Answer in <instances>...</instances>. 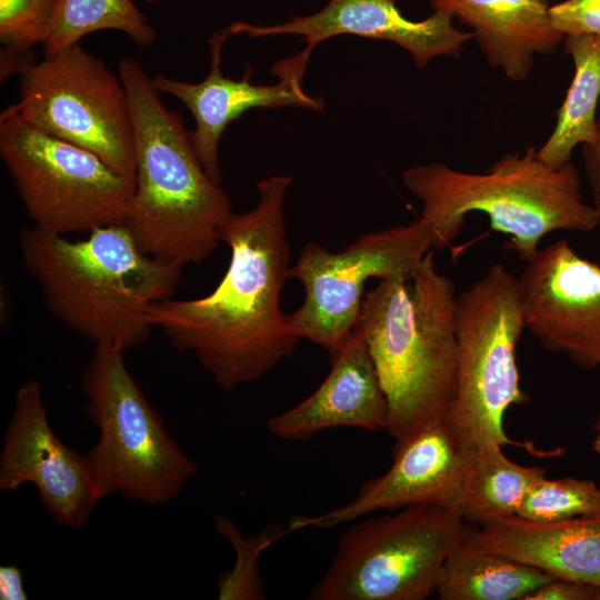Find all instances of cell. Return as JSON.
<instances>
[{"label":"cell","instance_id":"cell-7","mask_svg":"<svg viewBox=\"0 0 600 600\" xmlns=\"http://www.w3.org/2000/svg\"><path fill=\"white\" fill-rule=\"evenodd\" d=\"M454 314L458 379L446 423L469 452L496 442L542 454L530 442L512 440L503 427L507 410L529 400L517 363L526 329L518 278L504 264L493 263L457 294Z\"/></svg>","mask_w":600,"mask_h":600},{"label":"cell","instance_id":"cell-3","mask_svg":"<svg viewBox=\"0 0 600 600\" xmlns=\"http://www.w3.org/2000/svg\"><path fill=\"white\" fill-rule=\"evenodd\" d=\"M118 76L136 147L134 191L123 223L144 253L181 268L201 263L221 242L232 214L229 197L204 170L191 131L162 102L142 64L124 57Z\"/></svg>","mask_w":600,"mask_h":600},{"label":"cell","instance_id":"cell-15","mask_svg":"<svg viewBox=\"0 0 600 600\" xmlns=\"http://www.w3.org/2000/svg\"><path fill=\"white\" fill-rule=\"evenodd\" d=\"M227 29L216 31L209 40L210 71L197 83L177 80L158 73L152 78L154 88L181 101L192 114L196 127L191 141L207 173L221 181L219 146L227 127L243 113L256 108L300 107L320 111L322 99L309 96L302 87L310 59L303 51L278 61L271 71L278 76L274 84L251 82L248 66L236 80L221 72L222 46L229 38Z\"/></svg>","mask_w":600,"mask_h":600},{"label":"cell","instance_id":"cell-20","mask_svg":"<svg viewBox=\"0 0 600 600\" xmlns=\"http://www.w3.org/2000/svg\"><path fill=\"white\" fill-rule=\"evenodd\" d=\"M543 476V468L516 463L496 442L481 446L467 463L457 512L472 527L517 516L528 489Z\"/></svg>","mask_w":600,"mask_h":600},{"label":"cell","instance_id":"cell-29","mask_svg":"<svg viewBox=\"0 0 600 600\" xmlns=\"http://www.w3.org/2000/svg\"><path fill=\"white\" fill-rule=\"evenodd\" d=\"M583 166L591 188L592 206L600 217V116L597 117V137L581 146Z\"/></svg>","mask_w":600,"mask_h":600},{"label":"cell","instance_id":"cell-17","mask_svg":"<svg viewBox=\"0 0 600 600\" xmlns=\"http://www.w3.org/2000/svg\"><path fill=\"white\" fill-rule=\"evenodd\" d=\"M330 353V371L314 392L268 420L273 436L297 441L339 427L386 430L388 403L361 331Z\"/></svg>","mask_w":600,"mask_h":600},{"label":"cell","instance_id":"cell-25","mask_svg":"<svg viewBox=\"0 0 600 600\" xmlns=\"http://www.w3.org/2000/svg\"><path fill=\"white\" fill-rule=\"evenodd\" d=\"M599 513L600 487L594 481L543 476L528 489L517 516L529 521L553 522Z\"/></svg>","mask_w":600,"mask_h":600},{"label":"cell","instance_id":"cell-31","mask_svg":"<svg viewBox=\"0 0 600 600\" xmlns=\"http://www.w3.org/2000/svg\"><path fill=\"white\" fill-rule=\"evenodd\" d=\"M592 448L600 456V432H597V436L592 443Z\"/></svg>","mask_w":600,"mask_h":600},{"label":"cell","instance_id":"cell-32","mask_svg":"<svg viewBox=\"0 0 600 600\" xmlns=\"http://www.w3.org/2000/svg\"><path fill=\"white\" fill-rule=\"evenodd\" d=\"M593 429H594L596 432H600V411H599L597 420H596V422L593 424Z\"/></svg>","mask_w":600,"mask_h":600},{"label":"cell","instance_id":"cell-33","mask_svg":"<svg viewBox=\"0 0 600 600\" xmlns=\"http://www.w3.org/2000/svg\"><path fill=\"white\" fill-rule=\"evenodd\" d=\"M144 1H148V2H153L154 0H144Z\"/></svg>","mask_w":600,"mask_h":600},{"label":"cell","instance_id":"cell-8","mask_svg":"<svg viewBox=\"0 0 600 600\" xmlns=\"http://www.w3.org/2000/svg\"><path fill=\"white\" fill-rule=\"evenodd\" d=\"M469 529L456 510L433 504L366 518L339 539L330 566L307 598L427 599Z\"/></svg>","mask_w":600,"mask_h":600},{"label":"cell","instance_id":"cell-4","mask_svg":"<svg viewBox=\"0 0 600 600\" xmlns=\"http://www.w3.org/2000/svg\"><path fill=\"white\" fill-rule=\"evenodd\" d=\"M381 279L363 297L357 327L388 403L386 431L400 441L444 420L456 394V287L430 250L412 278Z\"/></svg>","mask_w":600,"mask_h":600},{"label":"cell","instance_id":"cell-30","mask_svg":"<svg viewBox=\"0 0 600 600\" xmlns=\"http://www.w3.org/2000/svg\"><path fill=\"white\" fill-rule=\"evenodd\" d=\"M0 599L1 600H27L22 570L16 564L0 567Z\"/></svg>","mask_w":600,"mask_h":600},{"label":"cell","instance_id":"cell-2","mask_svg":"<svg viewBox=\"0 0 600 600\" xmlns=\"http://www.w3.org/2000/svg\"><path fill=\"white\" fill-rule=\"evenodd\" d=\"M20 251L57 319L94 346L123 351L147 340L149 308L171 298L182 273L144 253L123 222L77 241L32 226L21 231Z\"/></svg>","mask_w":600,"mask_h":600},{"label":"cell","instance_id":"cell-13","mask_svg":"<svg viewBox=\"0 0 600 600\" xmlns=\"http://www.w3.org/2000/svg\"><path fill=\"white\" fill-rule=\"evenodd\" d=\"M518 278L526 329L548 351L583 368L600 366V266L557 240Z\"/></svg>","mask_w":600,"mask_h":600},{"label":"cell","instance_id":"cell-11","mask_svg":"<svg viewBox=\"0 0 600 600\" xmlns=\"http://www.w3.org/2000/svg\"><path fill=\"white\" fill-rule=\"evenodd\" d=\"M432 248V233L420 219L367 232L337 252L308 242L290 268L289 277L301 282L304 299L287 314L289 328L300 339L334 351L357 327L367 282L411 281Z\"/></svg>","mask_w":600,"mask_h":600},{"label":"cell","instance_id":"cell-22","mask_svg":"<svg viewBox=\"0 0 600 600\" xmlns=\"http://www.w3.org/2000/svg\"><path fill=\"white\" fill-rule=\"evenodd\" d=\"M562 43L573 61L574 73L558 110L556 126L546 142L537 149L538 158L552 167L570 162L577 146L596 139V111L600 97V38L567 36Z\"/></svg>","mask_w":600,"mask_h":600},{"label":"cell","instance_id":"cell-27","mask_svg":"<svg viewBox=\"0 0 600 600\" xmlns=\"http://www.w3.org/2000/svg\"><path fill=\"white\" fill-rule=\"evenodd\" d=\"M553 28L567 36L600 38V0H563L550 8Z\"/></svg>","mask_w":600,"mask_h":600},{"label":"cell","instance_id":"cell-12","mask_svg":"<svg viewBox=\"0 0 600 600\" xmlns=\"http://www.w3.org/2000/svg\"><path fill=\"white\" fill-rule=\"evenodd\" d=\"M31 483L41 506L61 526L87 524L100 498L89 472L87 454L62 442L53 432L38 380L16 392L0 453V491Z\"/></svg>","mask_w":600,"mask_h":600},{"label":"cell","instance_id":"cell-23","mask_svg":"<svg viewBox=\"0 0 600 600\" xmlns=\"http://www.w3.org/2000/svg\"><path fill=\"white\" fill-rule=\"evenodd\" d=\"M117 30L140 47L151 46L156 29L132 0H59L43 41L44 56L78 44L92 32Z\"/></svg>","mask_w":600,"mask_h":600},{"label":"cell","instance_id":"cell-24","mask_svg":"<svg viewBox=\"0 0 600 600\" xmlns=\"http://www.w3.org/2000/svg\"><path fill=\"white\" fill-rule=\"evenodd\" d=\"M214 528L232 547L237 558L229 572L218 578L217 590L220 600H260L264 599L263 582L259 563L262 552L273 542L287 534L277 524L262 531L243 537L234 523L222 514L214 517Z\"/></svg>","mask_w":600,"mask_h":600},{"label":"cell","instance_id":"cell-5","mask_svg":"<svg viewBox=\"0 0 600 600\" xmlns=\"http://www.w3.org/2000/svg\"><path fill=\"white\" fill-rule=\"evenodd\" d=\"M402 181L421 202L420 220L432 233L433 248L456 240L472 212L484 213L490 229L506 234L508 247L523 262L548 233L588 232L600 224L594 207L582 199L572 162L549 166L533 146L503 154L484 172L433 162L407 169Z\"/></svg>","mask_w":600,"mask_h":600},{"label":"cell","instance_id":"cell-26","mask_svg":"<svg viewBox=\"0 0 600 600\" xmlns=\"http://www.w3.org/2000/svg\"><path fill=\"white\" fill-rule=\"evenodd\" d=\"M59 0H0V40L29 50L43 43Z\"/></svg>","mask_w":600,"mask_h":600},{"label":"cell","instance_id":"cell-9","mask_svg":"<svg viewBox=\"0 0 600 600\" xmlns=\"http://www.w3.org/2000/svg\"><path fill=\"white\" fill-rule=\"evenodd\" d=\"M0 157L33 226L66 236L124 221L134 179L8 109L0 117Z\"/></svg>","mask_w":600,"mask_h":600},{"label":"cell","instance_id":"cell-14","mask_svg":"<svg viewBox=\"0 0 600 600\" xmlns=\"http://www.w3.org/2000/svg\"><path fill=\"white\" fill-rule=\"evenodd\" d=\"M471 454L444 420L430 423L397 441L390 468L367 480L351 502L322 514L293 517L286 530L289 533L304 528H332L379 511L419 504L457 511Z\"/></svg>","mask_w":600,"mask_h":600},{"label":"cell","instance_id":"cell-19","mask_svg":"<svg viewBox=\"0 0 600 600\" xmlns=\"http://www.w3.org/2000/svg\"><path fill=\"white\" fill-rule=\"evenodd\" d=\"M552 0H430L469 27L473 40L494 69L512 81L531 73L537 56L553 53L564 36L550 19Z\"/></svg>","mask_w":600,"mask_h":600},{"label":"cell","instance_id":"cell-1","mask_svg":"<svg viewBox=\"0 0 600 600\" xmlns=\"http://www.w3.org/2000/svg\"><path fill=\"white\" fill-rule=\"evenodd\" d=\"M292 178L272 176L257 183L259 200L233 213L221 230L230 249L224 276L207 296L171 298L148 310L172 348L191 352L223 391L253 382L291 356L300 338L281 310L290 273L284 200Z\"/></svg>","mask_w":600,"mask_h":600},{"label":"cell","instance_id":"cell-18","mask_svg":"<svg viewBox=\"0 0 600 600\" xmlns=\"http://www.w3.org/2000/svg\"><path fill=\"white\" fill-rule=\"evenodd\" d=\"M466 541L479 550L537 568L554 579L600 589V513L553 522L513 516L482 527L470 526Z\"/></svg>","mask_w":600,"mask_h":600},{"label":"cell","instance_id":"cell-28","mask_svg":"<svg viewBox=\"0 0 600 600\" xmlns=\"http://www.w3.org/2000/svg\"><path fill=\"white\" fill-rule=\"evenodd\" d=\"M526 600H600V589L586 583L552 579L527 596Z\"/></svg>","mask_w":600,"mask_h":600},{"label":"cell","instance_id":"cell-6","mask_svg":"<svg viewBox=\"0 0 600 600\" xmlns=\"http://www.w3.org/2000/svg\"><path fill=\"white\" fill-rule=\"evenodd\" d=\"M123 352L94 346L82 373L84 412L99 431L87 453L89 472L100 499L118 492L132 501L163 504L179 496L198 467L168 433Z\"/></svg>","mask_w":600,"mask_h":600},{"label":"cell","instance_id":"cell-16","mask_svg":"<svg viewBox=\"0 0 600 600\" xmlns=\"http://www.w3.org/2000/svg\"><path fill=\"white\" fill-rule=\"evenodd\" d=\"M226 29L230 37L300 36L307 43L302 51L308 56L321 42L340 34L386 40L406 50L419 69L440 56L459 58L466 43L473 40L471 31L453 26L451 16L433 11L428 18L413 21L401 13L394 0H329L321 10L282 23L237 21Z\"/></svg>","mask_w":600,"mask_h":600},{"label":"cell","instance_id":"cell-10","mask_svg":"<svg viewBox=\"0 0 600 600\" xmlns=\"http://www.w3.org/2000/svg\"><path fill=\"white\" fill-rule=\"evenodd\" d=\"M19 99L7 109L34 129L89 150L134 179L131 108L119 76L80 43L19 73Z\"/></svg>","mask_w":600,"mask_h":600},{"label":"cell","instance_id":"cell-21","mask_svg":"<svg viewBox=\"0 0 600 600\" xmlns=\"http://www.w3.org/2000/svg\"><path fill=\"white\" fill-rule=\"evenodd\" d=\"M552 579L507 556L473 548L464 539L446 560L434 593L441 600H526Z\"/></svg>","mask_w":600,"mask_h":600}]
</instances>
